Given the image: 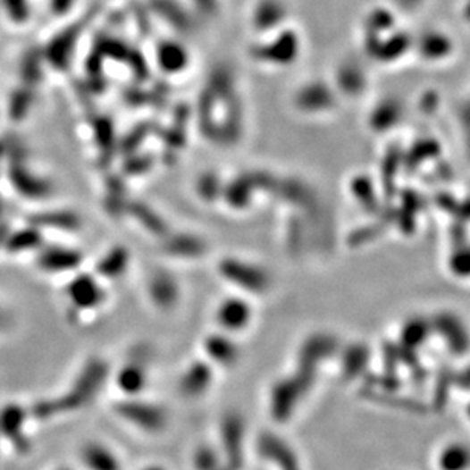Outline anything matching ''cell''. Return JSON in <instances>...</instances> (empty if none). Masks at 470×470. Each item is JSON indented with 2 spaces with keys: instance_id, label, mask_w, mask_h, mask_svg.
Here are the masks:
<instances>
[{
  "instance_id": "6da1fadb",
  "label": "cell",
  "mask_w": 470,
  "mask_h": 470,
  "mask_svg": "<svg viewBox=\"0 0 470 470\" xmlns=\"http://www.w3.org/2000/svg\"><path fill=\"white\" fill-rule=\"evenodd\" d=\"M440 469L443 470H469L470 449L467 446L452 444L440 454Z\"/></svg>"
}]
</instances>
